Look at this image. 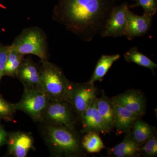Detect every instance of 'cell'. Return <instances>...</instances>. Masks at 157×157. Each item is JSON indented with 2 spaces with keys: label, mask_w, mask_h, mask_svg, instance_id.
I'll return each mask as SVG.
<instances>
[{
  "label": "cell",
  "mask_w": 157,
  "mask_h": 157,
  "mask_svg": "<svg viewBox=\"0 0 157 157\" xmlns=\"http://www.w3.org/2000/svg\"><path fill=\"white\" fill-rule=\"evenodd\" d=\"M116 0H58L52 18L85 42L101 36Z\"/></svg>",
  "instance_id": "obj_1"
},
{
  "label": "cell",
  "mask_w": 157,
  "mask_h": 157,
  "mask_svg": "<svg viewBox=\"0 0 157 157\" xmlns=\"http://www.w3.org/2000/svg\"><path fill=\"white\" fill-rule=\"evenodd\" d=\"M39 123L42 137L54 155L73 157L79 155L82 146L74 130L44 122Z\"/></svg>",
  "instance_id": "obj_2"
},
{
  "label": "cell",
  "mask_w": 157,
  "mask_h": 157,
  "mask_svg": "<svg viewBox=\"0 0 157 157\" xmlns=\"http://www.w3.org/2000/svg\"><path fill=\"white\" fill-rule=\"evenodd\" d=\"M40 87L50 101L67 102L73 82L69 81L61 69L48 60L41 61Z\"/></svg>",
  "instance_id": "obj_3"
},
{
  "label": "cell",
  "mask_w": 157,
  "mask_h": 157,
  "mask_svg": "<svg viewBox=\"0 0 157 157\" xmlns=\"http://www.w3.org/2000/svg\"><path fill=\"white\" fill-rule=\"evenodd\" d=\"M10 46L12 49L23 55H34L41 61L48 60L47 36L44 30L39 27L24 29Z\"/></svg>",
  "instance_id": "obj_4"
},
{
  "label": "cell",
  "mask_w": 157,
  "mask_h": 157,
  "mask_svg": "<svg viewBox=\"0 0 157 157\" xmlns=\"http://www.w3.org/2000/svg\"><path fill=\"white\" fill-rule=\"evenodd\" d=\"M49 101L48 96L40 88L24 87L22 98L15 104V107L16 110L24 112L39 123Z\"/></svg>",
  "instance_id": "obj_5"
},
{
  "label": "cell",
  "mask_w": 157,
  "mask_h": 157,
  "mask_svg": "<svg viewBox=\"0 0 157 157\" xmlns=\"http://www.w3.org/2000/svg\"><path fill=\"white\" fill-rule=\"evenodd\" d=\"M72 109L70 104L65 101H50L41 122L74 130L75 122Z\"/></svg>",
  "instance_id": "obj_6"
},
{
  "label": "cell",
  "mask_w": 157,
  "mask_h": 157,
  "mask_svg": "<svg viewBox=\"0 0 157 157\" xmlns=\"http://www.w3.org/2000/svg\"><path fill=\"white\" fill-rule=\"evenodd\" d=\"M96 98L94 83H73L67 103L78 114H81Z\"/></svg>",
  "instance_id": "obj_7"
},
{
  "label": "cell",
  "mask_w": 157,
  "mask_h": 157,
  "mask_svg": "<svg viewBox=\"0 0 157 157\" xmlns=\"http://www.w3.org/2000/svg\"><path fill=\"white\" fill-rule=\"evenodd\" d=\"M129 7L126 3L115 6L107 18L101 36L114 38L124 36L127 23V14Z\"/></svg>",
  "instance_id": "obj_8"
},
{
  "label": "cell",
  "mask_w": 157,
  "mask_h": 157,
  "mask_svg": "<svg viewBox=\"0 0 157 157\" xmlns=\"http://www.w3.org/2000/svg\"><path fill=\"white\" fill-rule=\"evenodd\" d=\"M8 153L14 157H26L34 148V140L29 133L16 132L9 133L7 143Z\"/></svg>",
  "instance_id": "obj_9"
},
{
  "label": "cell",
  "mask_w": 157,
  "mask_h": 157,
  "mask_svg": "<svg viewBox=\"0 0 157 157\" xmlns=\"http://www.w3.org/2000/svg\"><path fill=\"white\" fill-rule=\"evenodd\" d=\"M152 16L144 14L140 16L130 10L127 14L125 36L129 40L143 36L148 33L151 26Z\"/></svg>",
  "instance_id": "obj_10"
},
{
  "label": "cell",
  "mask_w": 157,
  "mask_h": 157,
  "mask_svg": "<svg viewBox=\"0 0 157 157\" xmlns=\"http://www.w3.org/2000/svg\"><path fill=\"white\" fill-rule=\"evenodd\" d=\"M95 98L91 104L80 115L82 120L83 132L108 133L110 129L100 115L96 105Z\"/></svg>",
  "instance_id": "obj_11"
},
{
  "label": "cell",
  "mask_w": 157,
  "mask_h": 157,
  "mask_svg": "<svg viewBox=\"0 0 157 157\" xmlns=\"http://www.w3.org/2000/svg\"><path fill=\"white\" fill-rule=\"evenodd\" d=\"M16 77L22 83L24 87L40 88V66L31 59L25 58L18 69Z\"/></svg>",
  "instance_id": "obj_12"
},
{
  "label": "cell",
  "mask_w": 157,
  "mask_h": 157,
  "mask_svg": "<svg viewBox=\"0 0 157 157\" xmlns=\"http://www.w3.org/2000/svg\"><path fill=\"white\" fill-rule=\"evenodd\" d=\"M111 100L138 117L144 114L146 107L145 101L143 96L138 92L128 91L113 97Z\"/></svg>",
  "instance_id": "obj_13"
},
{
  "label": "cell",
  "mask_w": 157,
  "mask_h": 157,
  "mask_svg": "<svg viewBox=\"0 0 157 157\" xmlns=\"http://www.w3.org/2000/svg\"><path fill=\"white\" fill-rule=\"evenodd\" d=\"M112 102L115 113L114 127L120 133L128 131L133 127V124L138 117L120 105Z\"/></svg>",
  "instance_id": "obj_14"
},
{
  "label": "cell",
  "mask_w": 157,
  "mask_h": 157,
  "mask_svg": "<svg viewBox=\"0 0 157 157\" xmlns=\"http://www.w3.org/2000/svg\"><path fill=\"white\" fill-rule=\"evenodd\" d=\"M97 109L107 125L111 130L115 124V113L112 101L103 95L96 99Z\"/></svg>",
  "instance_id": "obj_15"
},
{
  "label": "cell",
  "mask_w": 157,
  "mask_h": 157,
  "mask_svg": "<svg viewBox=\"0 0 157 157\" xmlns=\"http://www.w3.org/2000/svg\"><path fill=\"white\" fill-rule=\"evenodd\" d=\"M120 54L103 55L99 59L89 82L94 83L96 81L101 82L112 65L120 58Z\"/></svg>",
  "instance_id": "obj_16"
},
{
  "label": "cell",
  "mask_w": 157,
  "mask_h": 157,
  "mask_svg": "<svg viewBox=\"0 0 157 157\" xmlns=\"http://www.w3.org/2000/svg\"><path fill=\"white\" fill-rule=\"evenodd\" d=\"M139 145L132 137H125L123 141L110 150V152L117 157L135 156L140 152Z\"/></svg>",
  "instance_id": "obj_17"
},
{
  "label": "cell",
  "mask_w": 157,
  "mask_h": 157,
  "mask_svg": "<svg viewBox=\"0 0 157 157\" xmlns=\"http://www.w3.org/2000/svg\"><path fill=\"white\" fill-rule=\"evenodd\" d=\"M124 57L127 62L135 63L136 64L150 69L153 72L157 67L156 64L140 52L137 47H133L130 49L124 54Z\"/></svg>",
  "instance_id": "obj_18"
},
{
  "label": "cell",
  "mask_w": 157,
  "mask_h": 157,
  "mask_svg": "<svg viewBox=\"0 0 157 157\" xmlns=\"http://www.w3.org/2000/svg\"><path fill=\"white\" fill-rule=\"evenodd\" d=\"M25 56L12 49L9 45V50L6 67L4 76L16 77L18 69L25 59Z\"/></svg>",
  "instance_id": "obj_19"
},
{
  "label": "cell",
  "mask_w": 157,
  "mask_h": 157,
  "mask_svg": "<svg viewBox=\"0 0 157 157\" xmlns=\"http://www.w3.org/2000/svg\"><path fill=\"white\" fill-rule=\"evenodd\" d=\"M133 127L132 138L138 145L145 143L153 136L151 127L143 121L136 120Z\"/></svg>",
  "instance_id": "obj_20"
},
{
  "label": "cell",
  "mask_w": 157,
  "mask_h": 157,
  "mask_svg": "<svg viewBox=\"0 0 157 157\" xmlns=\"http://www.w3.org/2000/svg\"><path fill=\"white\" fill-rule=\"evenodd\" d=\"M81 141L82 146L90 153H97L104 148L101 137L96 132H88Z\"/></svg>",
  "instance_id": "obj_21"
},
{
  "label": "cell",
  "mask_w": 157,
  "mask_h": 157,
  "mask_svg": "<svg viewBox=\"0 0 157 157\" xmlns=\"http://www.w3.org/2000/svg\"><path fill=\"white\" fill-rule=\"evenodd\" d=\"M16 111L15 104L6 101L0 94V120L11 121L14 120Z\"/></svg>",
  "instance_id": "obj_22"
},
{
  "label": "cell",
  "mask_w": 157,
  "mask_h": 157,
  "mask_svg": "<svg viewBox=\"0 0 157 157\" xmlns=\"http://www.w3.org/2000/svg\"><path fill=\"white\" fill-rule=\"evenodd\" d=\"M135 4L129 8L141 7L144 10V14L153 16L157 11V0H136Z\"/></svg>",
  "instance_id": "obj_23"
},
{
  "label": "cell",
  "mask_w": 157,
  "mask_h": 157,
  "mask_svg": "<svg viewBox=\"0 0 157 157\" xmlns=\"http://www.w3.org/2000/svg\"><path fill=\"white\" fill-rule=\"evenodd\" d=\"M148 156H155L157 154V140L156 137L152 136L145 142V145L140 149Z\"/></svg>",
  "instance_id": "obj_24"
},
{
  "label": "cell",
  "mask_w": 157,
  "mask_h": 157,
  "mask_svg": "<svg viewBox=\"0 0 157 157\" xmlns=\"http://www.w3.org/2000/svg\"><path fill=\"white\" fill-rule=\"evenodd\" d=\"M9 50V45H6L0 42V84L2 78L4 76V71Z\"/></svg>",
  "instance_id": "obj_25"
},
{
  "label": "cell",
  "mask_w": 157,
  "mask_h": 157,
  "mask_svg": "<svg viewBox=\"0 0 157 157\" xmlns=\"http://www.w3.org/2000/svg\"><path fill=\"white\" fill-rule=\"evenodd\" d=\"M9 133L6 131L4 127L0 124V148L7 144Z\"/></svg>",
  "instance_id": "obj_26"
},
{
  "label": "cell",
  "mask_w": 157,
  "mask_h": 157,
  "mask_svg": "<svg viewBox=\"0 0 157 157\" xmlns=\"http://www.w3.org/2000/svg\"><path fill=\"white\" fill-rule=\"evenodd\" d=\"M133 1H136V0H133Z\"/></svg>",
  "instance_id": "obj_27"
}]
</instances>
